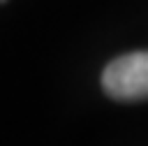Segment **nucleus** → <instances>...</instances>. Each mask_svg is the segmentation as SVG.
Segmentation results:
<instances>
[{"label": "nucleus", "mask_w": 148, "mask_h": 146, "mask_svg": "<svg viewBox=\"0 0 148 146\" xmlns=\"http://www.w3.org/2000/svg\"><path fill=\"white\" fill-rule=\"evenodd\" d=\"M102 88L118 102L148 100V51L113 58L102 72Z\"/></svg>", "instance_id": "f257e3e1"}, {"label": "nucleus", "mask_w": 148, "mask_h": 146, "mask_svg": "<svg viewBox=\"0 0 148 146\" xmlns=\"http://www.w3.org/2000/svg\"><path fill=\"white\" fill-rule=\"evenodd\" d=\"M0 2H5V0H0Z\"/></svg>", "instance_id": "f03ea898"}]
</instances>
